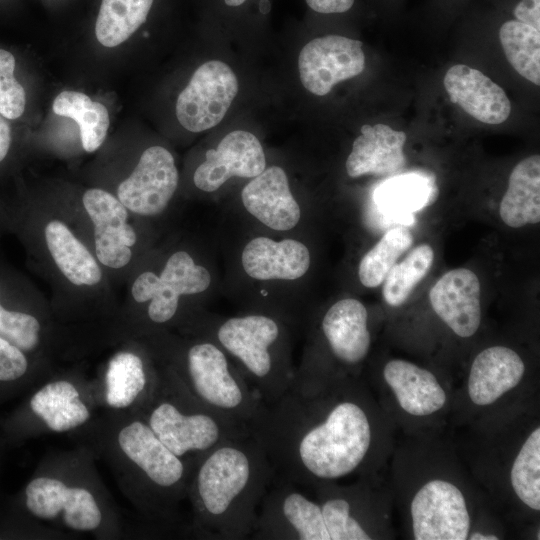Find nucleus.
<instances>
[{
    "label": "nucleus",
    "mask_w": 540,
    "mask_h": 540,
    "mask_svg": "<svg viewBox=\"0 0 540 540\" xmlns=\"http://www.w3.org/2000/svg\"><path fill=\"white\" fill-rule=\"evenodd\" d=\"M434 261V251L428 244L413 248L399 263H395L383 281L382 295L393 307L401 306L416 285L425 278Z\"/></svg>",
    "instance_id": "32"
},
{
    "label": "nucleus",
    "mask_w": 540,
    "mask_h": 540,
    "mask_svg": "<svg viewBox=\"0 0 540 540\" xmlns=\"http://www.w3.org/2000/svg\"><path fill=\"white\" fill-rule=\"evenodd\" d=\"M55 114L77 122L86 152L96 151L104 142L109 128L107 108L78 91H62L52 105Z\"/></svg>",
    "instance_id": "27"
},
{
    "label": "nucleus",
    "mask_w": 540,
    "mask_h": 540,
    "mask_svg": "<svg viewBox=\"0 0 540 540\" xmlns=\"http://www.w3.org/2000/svg\"><path fill=\"white\" fill-rule=\"evenodd\" d=\"M266 156L258 138L244 130L225 135L216 148L208 149L193 175L195 186L206 193L218 191L232 178L251 179L266 168Z\"/></svg>",
    "instance_id": "15"
},
{
    "label": "nucleus",
    "mask_w": 540,
    "mask_h": 540,
    "mask_svg": "<svg viewBox=\"0 0 540 540\" xmlns=\"http://www.w3.org/2000/svg\"><path fill=\"white\" fill-rule=\"evenodd\" d=\"M307 5L319 13H343L349 10L354 0H306Z\"/></svg>",
    "instance_id": "39"
},
{
    "label": "nucleus",
    "mask_w": 540,
    "mask_h": 540,
    "mask_svg": "<svg viewBox=\"0 0 540 540\" xmlns=\"http://www.w3.org/2000/svg\"><path fill=\"white\" fill-rule=\"evenodd\" d=\"M360 132L345 163L346 172L351 178L363 175L388 176L405 166V132L382 123L365 124Z\"/></svg>",
    "instance_id": "21"
},
{
    "label": "nucleus",
    "mask_w": 540,
    "mask_h": 540,
    "mask_svg": "<svg viewBox=\"0 0 540 540\" xmlns=\"http://www.w3.org/2000/svg\"><path fill=\"white\" fill-rule=\"evenodd\" d=\"M525 372L522 358L505 346H492L474 358L468 377L470 400L478 406L496 402L515 388Z\"/></svg>",
    "instance_id": "22"
},
{
    "label": "nucleus",
    "mask_w": 540,
    "mask_h": 540,
    "mask_svg": "<svg viewBox=\"0 0 540 540\" xmlns=\"http://www.w3.org/2000/svg\"><path fill=\"white\" fill-rule=\"evenodd\" d=\"M25 506L39 519H54L63 511L64 524L76 531H92L102 520L94 495L82 487H70L59 479L38 476L24 490Z\"/></svg>",
    "instance_id": "16"
},
{
    "label": "nucleus",
    "mask_w": 540,
    "mask_h": 540,
    "mask_svg": "<svg viewBox=\"0 0 540 540\" xmlns=\"http://www.w3.org/2000/svg\"><path fill=\"white\" fill-rule=\"evenodd\" d=\"M321 510L330 540H369L366 529L349 515V502L343 494L318 486Z\"/></svg>",
    "instance_id": "34"
},
{
    "label": "nucleus",
    "mask_w": 540,
    "mask_h": 540,
    "mask_svg": "<svg viewBox=\"0 0 540 540\" xmlns=\"http://www.w3.org/2000/svg\"><path fill=\"white\" fill-rule=\"evenodd\" d=\"M246 0H224L225 4L231 7L242 5Z\"/></svg>",
    "instance_id": "42"
},
{
    "label": "nucleus",
    "mask_w": 540,
    "mask_h": 540,
    "mask_svg": "<svg viewBox=\"0 0 540 540\" xmlns=\"http://www.w3.org/2000/svg\"><path fill=\"white\" fill-rule=\"evenodd\" d=\"M253 539L330 540L320 503L297 484L275 476L260 504Z\"/></svg>",
    "instance_id": "7"
},
{
    "label": "nucleus",
    "mask_w": 540,
    "mask_h": 540,
    "mask_svg": "<svg viewBox=\"0 0 540 540\" xmlns=\"http://www.w3.org/2000/svg\"><path fill=\"white\" fill-rule=\"evenodd\" d=\"M499 39L508 62L516 72L540 85V31L509 20L502 24Z\"/></svg>",
    "instance_id": "30"
},
{
    "label": "nucleus",
    "mask_w": 540,
    "mask_h": 540,
    "mask_svg": "<svg viewBox=\"0 0 540 540\" xmlns=\"http://www.w3.org/2000/svg\"><path fill=\"white\" fill-rule=\"evenodd\" d=\"M444 87L451 102L485 124H501L511 113L504 90L481 71L464 64L448 69Z\"/></svg>",
    "instance_id": "20"
},
{
    "label": "nucleus",
    "mask_w": 540,
    "mask_h": 540,
    "mask_svg": "<svg viewBox=\"0 0 540 540\" xmlns=\"http://www.w3.org/2000/svg\"><path fill=\"white\" fill-rule=\"evenodd\" d=\"M320 332L333 359L343 366L358 365L369 352L368 313L358 299L334 302L321 318Z\"/></svg>",
    "instance_id": "19"
},
{
    "label": "nucleus",
    "mask_w": 540,
    "mask_h": 540,
    "mask_svg": "<svg viewBox=\"0 0 540 540\" xmlns=\"http://www.w3.org/2000/svg\"><path fill=\"white\" fill-rule=\"evenodd\" d=\"M11 144V129L0 114V162L6 157Z\"/></svg>",
    "instance_id": "40"
},
{
    "label": "nucleus",
    "mask_w": 540,
    "mask_h": 540,
    "mask_svg": "<svg viewBox=\"0 0 540 540\" xmlns=\"http://www.w3.org/2000/svg\"><path fill=\"white\" fill-rule=\"evenodd\" d=\"M40 323L36 317L5 309L0 303V337L24 352L34 350L39 343Z\"/></svg>",
    "instance_id": "35"
},
{
    "label": "nucleus",
    "mask_w": 540,
    "mask_h": 540,
    "mask_svg": "<svg viewBox=\"0 0 540 540\" xmlns=\"http://www.w3.org/2000/svg\"><path fill=\"white\" fill-rule=\"evenodd\" d=\"M15 58L0 49V114L7 119L19 118L25 110L26 93L14 76Z\"/></svg>",
    "instance_id": "36"
},
{
    "label": "nucleus",
    "mask_w": 540,
    "mask_h": 540,
    "mask_svg": "<svg viewBox=\"0 0 540 540\" xmlns=\"http://www.w3.org/2000/svg\"><path fill=\"white\" fill-rule=\"evenodd\" d=\"M471 540H497L498 537L492 534L473 533L469 537Z\"/></svg>",
    "instance_id": "41"
},
{
    "label": "nucleus",
    "mask_w": 540,
    "mask_h": 540,
    "mask_svg": "<svg viewBox=\"0 0 540 540\" xmlns=\"http://www.w3.org/2000/svg\"><path fill=\"white\" fill-rule=\"evenodd\" d=\"M200 336L215 342L246 378L265 405L290 387L295 368L286 322L279 316L251 310L234 316L205 318Z\"/></svg>",
    "instance_id": "3"
},
{
    "label": "nucleus",
    "mask_w": 540,
    "mask_h": 540,
    "mask_svg": "<svg viewBox=\"0 0 540 540\" xmlns=\"http://www.w3.org/2000/svg\"><path fill=\"white\" fill-rule=\"evenodd\" d=\"M214 282L213 270L180 250L168 257L160 274L141 273L131 292L135 301H149L147 313L153 323L165 324L175 317L182 296L203 294L213 289Z\"/></svg>",
    "instance_id": "8"
},
{
    "label": "nucleus",
    "mask_w": 540,
    "mask_h": 540,
    "mask_svg": "<svg viewBox=\"0 0 540 540\" xmlns=\"http://www.w3.org/2000/svg\"><path fill=\"white\" fill-rule=\"evenodd\" d=\"M501 220L511 228L540 221V156H528L511 171L499 206Z\"/></svg>",
    "instance_id": "24"
},
{
    "label": "nucleus",
    "mask_w": 540,
    "mask_h": 540,
    "mask_svg": "<svg viewBox=\"0 0 540 540\" xmlns=\"http://www.w3.org/2000/svg\"><path fill=\"white\" fill-rule=\"evenodd\" d=\"M117 442L143 480L147 507L156 515L170 516L174 505L187 494L195 463L175 455L142 419L123 426Z\"/></svg>",
    "instance_id": "6"
},
{
    "label": "nucleus",
    "mask_w": 540,
    "mask_h": 540,
    "mask_svg": "<svg viewBox=\"0 0 540 540\" xmlns=\"http://www.w3.org/2000/svg\"><path fill=\"white\" fill-rule=\"evenodd\" d=\"M94 224L96 256L111 268L127 265L132 257L130 247L137 240L134 228L128 224L127 208L112 194L102 189H89L82 198Z\"/></svg>",
    "instance_id": "17"
},
{
    "label": "nucleus",
    "mask_w": 540,
    "mask_h": 540,
    "mask_svg": "<svg viewBox=\"0 0 540 540\" xmlns=\"http://www.w3.org/2000/svg\"><path fill=\"white\" fill-rule=\"evenodd\" d=\"M513 13L517 21L540 31V0H522Z\"/></svg>",
    "instance_id": "38"
},
{
    "label": "nucleus",
    "mask_w": 540,
    "mask_h": 540,
    "mask_svg": "<svg viewBox=\"0 0 540 540\" xmlns=\"http://www.w3.org/2000/svg\"><path fill=\"white\" fill-rule=\"evenodd\" d=\"M383 376L400 407L413 416H428L439 411L447 396L430 371L406 360L386 363Z\"/></svg>",
    "instance_id": "23"
},
{
    "label": "nucleus",
    "mask_w": 540,
    "mask_h": 540,
    "mask_svg": "<svg viewBox=\"0 0 540 540\" xmlns=\"http://www.w3.org/2000/svg\"><path fill=\"white\" fill-rule=\"evenodd\" d=\"M238 93V80L226 63L199 66L176 102V117L186 130L202 132L221 122Z\"/></svg>",
    "instance_id": "9"
},
{
    "label": "nucleus",
    "mask_w": 540,
    "mask_h": 540,
    "mask_svg": "<svg viewBox=\"0 0 540 540\" xmlns=\"http://www.w3.org/2000/svg\"><path fill=\"white\" fill-rule=\"evenodd\" d=\"M480 282L467 268L443 274L429 292L437 316L458 336H473L481 322Z\"/></svg>",
    "instance_id": "18"
},
{
    "label": "nucleus",
    "mask_w": 540,
    "mask_h": 540,
    "mask_svg": "<svg viewBox=\"0 0 540 540\" xmlns=\"http://www.w3.org/2000/svg\"><path fill=\"white\" fill-rule=\"evenodd\" d=\"M31 411L54 432L75 429L90 418V411L69 381L50 382L37 390L29 400Z\"/></svg>",
    "instance_id": "25"
},
{
    "label": "nucleus",
    "mask_w": 540,
    "mask_h": 540,
    "mask_svg": "<svg viewBox=\"0 0 540 540\" xmlns=\"http://www.w3.org/2000/svg\"><path fill=\"white\" fill-rule=\"evenodd\" d=\"M510 480L517 497L529 508L540 510V428L521 446L511 468Z\"/></svg>",
    "instance_id": "33"
},
{
    "label": "nucleus",
    "mask_w": 540,
    "mask_h": 540,
    "mask_svg": "<svg viewBox=\"0 0 540 540\" xmlns=\"http://www.w3.org/2000/svg\"><path fill=\"white\" fill-rule=\"evenodd\" d=\"M238 261L242 274L251 282L290 285L306 276L312 256L309 247L294 236L276 239L257 234L243 243Z\"/></svg>",
    "instance_id": "10"
},
{
    "label": "nucleus",
    "mask_w": 540,
    "mask_h": 540,
    "mask_svg": "<svg viewBox=\"0 0 540 540\" xmlns=\"http://www.w3.org/2000/svg\"><path fill=\"white\" fill-rule=\"evenodd\" d=\"M349 389L333 382L302 392L289 387L265 408L252 431L275 476L320 485L357 471L372 442L368 413Z\"/></svg>",
    "instance_id": "1"
},
{
    "label": "nucleus",
    "mask_w": 540,
    "mask_h": 540,
    "mask_svg": "<svg viewBox=\"0 0 540 540\" xmlns=\"http://www.w3.org/2000/svg\"><path fill=\"white\" fill-rule=\"evenodd\" d=\"M240 199L246 213L266 230L290 233L301 223V205L291 190L286 171L280 166H266L249 179Z\"/></svg>",
    "instance_id": "14"
},
{
    "label": "nucleus",
    "mask_w": 540,
    "mask_h": 540,
    "mask_svg": "<svg viewBox=\"0 0 540 540\" xmlns=\"http://www.w3.org/2000/svg\"><path fill=\"white\" fill-rule=\"evenodd\" d=\"M154 0H102L95 35L105 47L126 41L146 21Z\"/></svg>",
    "instance_id": "28"
},
{
    "label": "nucleus",
    "mask_w": 540,
    "mask_h": 540,
    "mask_svg": "<svg viewBox=\"0 0 540 540\" xmlns=\"http://www.w3.org/2000/svg\"><path fill=\"white\" fill-rule=\"evenodd\" d=\"M274 477L265 450L252 435L203 454L193 466L187 489L196 534L212 540L251 536Z\"/></svg>",
    "instance_id": "2"
},
{
    "label": "nucleus",
    "mask_w": 540,
    "mask_h": 540,
    "mask_svg": "<svg viewBox=\"0 0 540 540\" xmlns=\"http://www.w3.org/2000/svg\"><path fill=\"white\" fill-rule=\"evenodd\" d=\"M175 374L197 400L252 434L265 404L215 342L200 336L189 343Z\"/></svg>",
    "instance_id": "5"
},
{
    "label": "nucleus",
    "mask_w": 540,
    "mask_h": 540,
    "mask_svg": "<svg viewBox=\"0 0 540 540\" xmlns=\"http://www.w3.org/2000/svg\"><path fill=\"white\" fill-rule=\"evenodd\" d=\"M179 174L172 154L162 146L147 148L128 178L118 187V199L130 211L161 214L174 196Z\"/></svg>",
    "instance_id": "13"
},
{
    "label": "nucleus",
    "mask_w": 540,
    "mask_h": 540,
    "mask_svg": "<svg viewBox=\"0 0 540 540\" xmlns=\"http://www.w3.org/2000/svg\"><path fill=\"white\" fill-rule=\"evenodd\" d=\"M413 241V235L407 228L399 226L389 229L361 258L358 265L361 284L367 288L380 286Z\"/></svg>",
    "instance_id": "31"
},
{
    "label": "nucleus",
    "mask_w": 540,
    "mask_h": 540,
    "mask_svg": "<svg viewBox=\"0 0 540 540\" xmlns=\"http://www.w3.org/2000/svg\"><path fill=\"white\" fill-rule=\"evenodd\" d=\"M424 193L425 187L421 181L407 179L389 185L382 196L389 207L408 209L415 208L417 203H421Z\"/></svg>",
    "instance_id": "37"
},
{
    "label": "nucleus",
    "mask_w": 540,
    "mask_h": 540,
    "mask_svg": "<svg viewBox=\"0 0 540 540\" xmlns=\"http://www.w3.org/2000/svg\"><path fill=\"white\" fill-rule=\"evenodd\" d=\"M154 384L144 420L178 457L195 463L219 444L252 435L197 400L175 372Z\"/></svg>",
    "instance_id": "4"
},
{
    "label": "nucleus",
    "mask_w": 540,
    "mask_h": 540,
    "mask_svg": "<svg viewBox=\"0 0 540 540\" xmlns=\"http://www.w3.org/2000/svg\"><path fill=\"white\" fill-rule=\"evenodd\" d=\"M47 247L63 275L75 285H94L101 270L87 248L61 221L52 220L45 227Z\"/></svg>",
    "instance_id": "26"
},
{
    "label": "nucleus",
    "mask_w": 540,
    "mask_h": 540,
    "mask_svg": "<svg viewBox=\"0 0 540 540\" xmlns=\"http://www.w3.org/2000/svg\"><path fill=\"white\" fill-rule=\"evenodd\" d=\"M416 540H465L471 520L460 489L451 482L435 479L424 484L410 506Z\"/></svg>",
    "instance_id": "11"
},
{
    "label": "nucleus",
    "mask_w": 540,
    "mask_h": 540,
    "mask_svg": "<svg viewBox=\"0 0 540 540\" xmlns=\"http://www.w3.org/2000/svg\"><path fill=\"white\" fill-rule=\"evenodd\" d=\"M107 404L127 408L146 391L148 378L142 359L132 352H119L109 361L105 376Z\"/></svg>",
    "instance_id": "29"
},
{
    "label": "nucleus",
    "mask_w": 540,
    "mask_h": 540,
    "mask_svg": "<svg viewBox=\"0 0 540 540\" xmlns=\"http://www.w3.org/2000/svg\"><path fill=\"white\" fill-rule=\"evenodd\" d=\"M362 42L341 35H326L308 42L298 58L302 85L317 96L328 94L338 82L363 72Z\"/></svg>",
    "instance_id": "12"
}]
</instances>
